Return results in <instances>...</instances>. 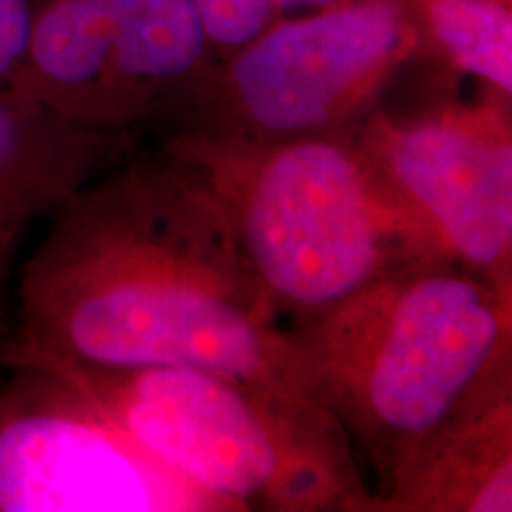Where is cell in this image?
Instances as JSON below:
<instances>
[{
  "label": "cell",
  "mask_w": 512,
  "mask_h": 512,
  "mask_svg": "<svg viewBox=\"0 0 512 512\" xmlns=\"http://www.w3.org/2000/svg\"><path fill=\"white\" fill-rule=\"evenodd\" d=\"M124 131H105L0 86V235H22L124 155Z\"/></svg>",
  "instance_id": "obj_8"
},
{
  "label": "cell",
  "mask_w": 512,
  "mask_h": 512,
  "mask_svg": "<svg viewBox=\"0 0 512 512\" xmlns=\"http://www.w3.org/2000/svg\"><path fill=\"white\" fill-rule=\"evenodd\" d=\"M287 332L377 489L444 427L510 399L512 294L451 261L403 266Z\"/></svg>",
  "instance_id": "obj_2"
},
{
  "label": "cell",
  "mask_w": 512,
  "mask_h": 512,
  "mask_svg": "<svg viewBox=\"0 0 512 512\" xmlns=\"http://www.w3.org/2000/svg\"><path fill=\"white\" fill-rule=\"evenodd\" d=\"M62 375L230 512H370L354 446L311 396L197 366Z\"/></svg>",
  "instance_id": "obj_4"
},
{
  "label": "cell",
  "mask_w": 512,
  "mask_h": 512,
  "mask_svg": "<svg viewBox=\"0 0 512 512\" xmlns=\"http://www.w3.org/2000/svg\"><path fill=\"white\" fill-rule=\"evenodd\" d=\"M332 3H337V0H273L280 19L304 15V12H311V10L328 8V5H332Z\"/></svg>",
  "instance_id": "obj_16"
},
{
  "label": "cell",
  "mask_w": 512,
  "mask_h": 512,
  "mask_svg": "<svg viewBox=\"0 0 512 512\" xmlns=\"http://www.w3.org/2000/svg\"><path fill=\"white\" fill-rule=\"evenodd\" d=\"M17 297L5 363L57 373L197 366L311 396L219 202L169 157L110 169L62 202Z\"/></svg>",
  "instance_id": "obj_1"
},
{
  "label": "cell",
  "mask_w": 512,
  "mask_h": 512,
  "mask_svg": "<svg viewBox=\"0 0 512 512\" xmlns=\"http://www.w3.org/2000/svg\"><path fill=\"white\" fill-rule=\"evenodd\" d=\"M112 93L121 131L185 83H200L214 55L195 0H105Z\"/></svg>",
  "instance_id": "obj_11"
},
{
  "label": "cell",
  "mask_w": 512,
  "mask_h": 512,
  "mask_svg": "<svg viewBox=\"0 0 512 512\" xmlns=\"http://www.w3.org/2000/svg\"><path fill=\"white\" fill-rule=\"evenodd\" d=\"M166 157L219 202L280 318L309 320L384 275L437 259L377 178L354 128L252 138L195 126L166 145Z\"/></svg>",
  "instance_id": "obj_3"
},
{
  "label": "cell",
  "mask_w": 512,
  "mask_h": 512,
  "mask_svg": "<svg viewBox=\"0 0 512 512\" xmlns=\"http://www.w3.org/2000/svg\"><path fill=\"white\" fill-rule=\"evenodd\" d=\"M0 387V512H230L145 448L79 384L8 363Z\"/></svg>",
  "instance_id": "obj_7"
},
{
  "label": "cell",
  "mask_w": 512,
  "mask_h": 512,
  "mask_svg": "<svg viewBox=\"0 0 512 512\" xmlns=\"http://www.w3.org/2000/svg\"><path fill=\"white\" fill-rule=\"evenodd\" d=\"M354 136L430 252L512 294L510 98L489 91L413 114L375 107Z\"/></svg>",
  "instance_id": "obj_6"
},
{
  "label": "cell",
  "mask_w": 512,
  "mask_h": 512,
  "mask_svg": "<svg viewBox=\"0 0 512 512\" xmlns=\"http://www.w3.org/2000/svg\"><path fill=\"white\" fill-rule=\"evenodd\" d=\"M512 401L434 434L373 491L370 512H510Z\"/></svg>",
  "instance_id": "obj_9"
},
{
  "label": "cell",
  "mask_w": 512,
  "mask_h": 512,
  "mask_svg": "<svg viewBox=\"0 0 512 512\" xmlns=\"http://www.w3.org/2000/svg\"><path fill=\"white\" fill-rule=\"evenodd\" d=\"M214 55L226 60L280 22L273 0H195Z\"/></svg>",
  "instance_id": "obj_13"
},
{
  "label": "cell",
  "mask_w": 512,
  "mask_h": 512,
  "mask_svg": "<svg viewBox=\"0 0 512 512\" xmlns=\"http://www.w3.org/2000/svg\"><path fill=\"white\" fill-rule=\"evenodd\" d=\"M31 19L29 0H0V86L8 83L27 50Z\"/></svg>",
  "instance_id": "obj_14"
},
{
  "label": "cell",
  "mask_w": 512,
  "mask_h": 512,
  "mask_svg": "<svg viewBox=\"0 0 512 512\" xmlns=\"http://www.w3.org/2000/svg\"><path fill=\"white\" fill-rule=\"evenodd\" d=\"M19 235H0V323H3V294L5 283H8V273L12 264V254H15Z\"/></svg>",
  "instance_id": "obj_15"
},
{
  "label": "cell",
  "mask_w": 512,
  "mask_h": 512,
  "mask_svg": "<svg viewBox=\"0 0 512 512\" xmlns=\"http://www.w3.org/2000/svg\"><path fill=\"white\" fill-rule=\"evenodd\" d=\"M422 48L512 98V0H408Z\"/></svg>",
  "instance_id": "obj_12"
},
{
  "label": "cell",
  "mask_w": 512,
  "mask_h": 512,
  "mask_svg": "<svg viewBox=\"0 0 512 512\" xmlns=\"http://www.w3.org/2000/svg\"><path fill=\"white\" fill-rule=\"evenodd\" d=\"M420 50L408 0H337L285 17L202 76L197 128L252 138L351 131Z\"/></svg>",
  "instance_id": "obj_5"
},
{
  "label": "cell",
  "mask_w": 512,
  "mask_h": 512,
  "mask_svg": "<svg viewBox=\"0 0 512 512\" xmlns=\"http://www.w3.org/2000/svg\"><path fill=\"white\" fill-rule=\"evenodd\" d=\"M8 83L64 117L121 131L105 0H50L34 12L27 50Z\"/></svg>",
  "instance_id": "obj_10"
}]
</instances>
